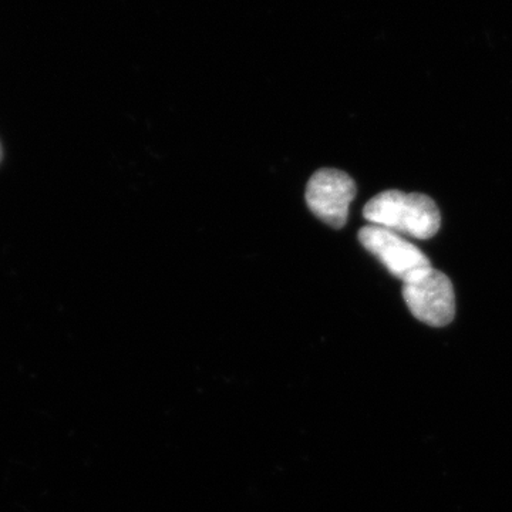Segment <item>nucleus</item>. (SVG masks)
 I'll list each match as a JSON object with an SVG mask.
<instances>
[{
	"label": "nucleus",
	"instance_id": "obj_1",
	"mask_svg": "<svg viewBox=\"0 0 512 512\" xmlns=\"http://www.w3.org/2000/svg\"><path fill=\"white\" fill-rule=\"evenodd\" d=\"M363 215L370 225L416 239L433 238L439 232L441 224L436 202L419 192H380L367 202Z\"/></svg>",
	"mask_w": 512,
	"mask_h": 512
},
{
	"label": "nucleus",
	"instance_id": "obj_2",
	"mask_svg": "<svg viewBox=\"0 0 512 512\" xmlns=\"http://www.w3.org/2000/svg\"><path fill=\"white\" fill-rule=\"evenodd\" d=\"M403 298L414 318L434 328H443L456 315L453 284L433 266L403 282Z\"/></svg>",
	"mask_w": 512,
	"mask_h": 512
},
{
	"label": "nucleus",
	"instance_id": "obj_3",
	"mask_svg": "<svg viewBox=\"0 0 512 512\" xmlns=\"http://www.w3.org/2000/svg\"><path fill=\"white\" fill-rule=\"evenodd\" d=\"M359 241L400 281H409L431 268L430 259L419 248L390 229L367 225L360 229Z\"/></svg>",
	"mask_w": 512,
	"mask_h": 512
},
{
	"label": "nucleus",
	"instance_id": "obj_4",
	"mask_svg": "<svg viewBox=\"0 0 512 512\" xmlns=\"http://www.w3.org/2000/svg\"><path fill=\"white\" fill-rule=\"evenodd\" d=\"M356 197V184L343 171L323 168L316 171L306 187L309 210L330 227L346 225L349 207Z\"/></svg>",
	"mask_w": 512,
	"mask_h": 512
},
{
	"label": "nucleus",
	"instance_id": "obj_5",
	"mask_svg": "<svg viewBox=\"0 0 512 512\" xmlns=\"http://www.w3.org/2000/svg\"><path fill=\"white\" fill-rule=\"evenodd\" d=\"M0 161H2V147H0Z\"/></svg>",
	"mask_w": 512,
	"mask_h": 512
}]
</instances>
